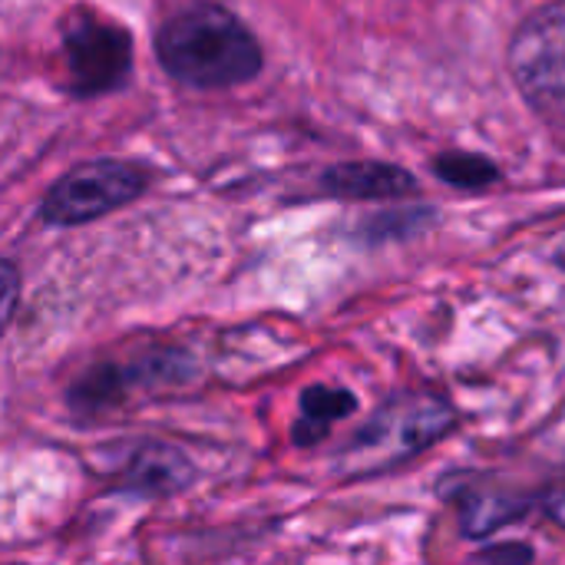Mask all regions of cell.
<instances>
[{"mask_svg":"<svg viewBox=\"0 0 565 565\" xmlns=\"http://www.w3.org/2000/svg\"><path fill=\"white\" fill-rule=\"evenodd\" d=\"M162 66L202 89L248 83L262 70V46L252 30L222 7H189L175 13L156 36Z\"/></svg>","mask_w":565,"mask_h":565,"instance_id":"1","label":"cell"},{"mask_svg":"<svg viewBox=\"0 0 565 565\" xmlns=\"http://www.w3.org/2000/svg\"><path fill=\"white\" fill-rule=\"evenodd\" d=\"M457 424V411L447 397L430 391H407L381 404V411L361 427L344 460L351 473L367 477L407 463L430 450Z\"/></svg>","mask_w":565,"mask_h":565,"instance_id":"2","label":"cell"},{"mask_svg":"<svg viewBox=\"0 0 565 565\" xmlns=\"http://www.w3.org/2000/svg\"><path fill=\"white\" fill-rule=\"evenodd\" d=\"M510 73L523 99L565 119V0L533 10L510 40Z\"/></svg>","mask_w":565,"mask_h":565,"instance_id":"3","label":"cell"},{"mask_svg":"<svg viewBox=\"0 0 565 565\" xmlns=\"http://www.w3.org/2000/svg\"><path fill=\"white\" fill-rule=\"evenodd\" d=\"M63 60L70 86L89 96L126 83L132 66V43L116 20L89 7H76L63 20Z\"/></svg>","mask_w":565,"mask_h":565,"instance_id":"4","label":"cell"},{"mask_svg":"<svg viewBox=\"0 0 565 565\" xmlns=\"http://www.w3.org/2000/svg\"><path fill=\"white\" fill-rule=\"evenodd\" d=\"M149 185V175L129 162H86L66 172L46 195L43 215L56 225L93 222L126 202H132Z\"/></svg>","mask_w":565,"mask_h":565,"instance_id":"5","label":"cell"},{"mask_svg":"<svg viewBox=\"0 0 565 565\" xmlns=\"http://www.w3.org/2000/svg\"><path fill=\"white\" fill-rule=\"evenodd\" d=\"M321 185L338 199H404L417 192V179L387 162H344L324 172Z\"/></svg>","mask_w":565,"mask_h":565,"instance_id":"6","label":"cell"},{"mask_svg":"<svg viewBox=\"0 0 565 565\" xmlns=\"http://www.w3.org/2000/svg\"><path fill=\"white\" fill-rule=\"evenodd\" d=\"M523 510L526 503L507 497L503 490H470L467 497H460V520L470 536H490L507 523L520 520Z\"/></svg>","mask_w":565,"mask_h":565,"instance_id":"7","label":"cell"},{"mask_svg":"<svg viewBox=\"0 0 565 565\" xmlns=\"http://www.w3.org/2000/svg\"><path fill=\"white\" fill-rule=\"evenodd\" d=\"M358 401L354 394L341 391V387H311L301 397V424L295 427V440L298 444H315L328 434L331 424H338L341 417L354 414Z\"/></svg>","mask_w":565,"mask_h":565,"instance_id":"8","label":"cell"},{"mask_svg":"<svg viewBox=\"0 0 565 565\" xmlns=\"http://www.w3.org/2000/svg\"><path fill=\"white\" fill-rule=\"evenodd\" d=\"M434 172L454 185V189H467V192H480L487 185H493L500 179L497 162H490L487 156L477 152H444L434 159Z\"/></svg>","mask_w":565,"mask_h":565,"instance_id":"9","label":"cell"},{"mask_svg":"<svg viewBox=\"0 0 565 565\" xmlns=\"http://www.w3.org/2000/svg\"><path fill=\"white\" fill-rule=\"evenodd\" d=\"M136 470H139L136 483H139V487H149V490H172V487L182 483V477H185L182 457H175V454L166 457L162 447L152 450V454H146V457H139V460H136Z\"/></svg>","mask_w":565,"mask_h":565,"instance_id":"10","label":"cell"},{"mask_svg":"<svg viewBox=\"0 0 565 565\" xmlns=\"http://www.w3.org/2000/svg\"><path fill=\"white\" fill-rule=\"evenodd\" d=\"M17 298H20V275L10 262H0V334L17 308Z\"/></svg>","mask_w":565,"mask_h":565,"instance_id":"11","label":"cell"},{"mask_svg":"<svg viewBox=\"0 0 565 565\" xmlns=\"http://www.w3.org/2000/svg\"><path fill=\"white\" fill-rule=\"evenodd\" d=\"M543 510L559 530H565V473L556 483H550V490L543 493Z\"/></svg>","mask_w":565,"mask_h":565,"instance_id":"12","label":"cell"},{"mask_svg":"<svg viewBox=\"0 0 565 565\" xmlns=\"http://www.w3.org/2000/svg\"><path fill=\"white\" fill-rule=\"evenodd\" d=\"M493 556H510V559H533V553H530V550H516V546H510V550H490V553H483V559H493Z\"/></svg>","mask_w":565,"mask_h":565,"instance_id":"13","label":"cell"},{"mask_svg":"<svg viewBox=\"0 0 565 565\" xmlns=\"http://www.w3.org/2000/svg\"><path fill=\"white\" fill-rule=\"evenodd\" d=\"M556 265H559V268H565V245L559 248V252H556Z\"/></svg>","mask_w":565,"mask_h":565,"instance_id":"14","label":"cell"}]
</instances>
